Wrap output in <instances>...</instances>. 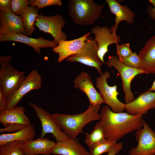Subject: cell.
<instances>
[{"mask_svg": "<svg viewBox=\"0 0 155 155\" xmlns=\"http://www.w3.org/2000/svg\"><path fill=\"white\" fill-rule=\"evenodd\" d=\"M117 141L106 139L89 148L90 155H100L108 153L113 148Z\"/></svg>", "mask_w": 155, "mask_h": 155, "instance_id": "26", "label": "cell"}, {"mask_svg": "<svg viewBox=\"0 0 155 155\" xmlns=\"http://www.w3.org/2000/svg\"><path fill=\"white\" fill-rule=\"evenodd\" d=\"M135 139L137 145L129 155H155V133L144 120L142 127L135 131Z\"/></svg>", "mask_w": 155, "mask_h": 155, "instance_id": "8", "label": "cell"}, {"mask_svg": "<svg viewBox=\"0 0 155 155\" xmlns=\"http://www.w3.org/2000/svg\"><path fill=\"white\" fill-rule=\"evenodd\" d=\"M26 110L22 106H18L0 113V122L4 127L9 124L16 123L27 126L30 125L29 118L26 115Z\"/></svg>", "mask_w": 155, "mask_h": 155, "instance_id": "22", "label": "cell"}, {"mask_svg": "<svg viewBox=\"0 0 155 155\" xmlns=\"http://www.w3.org/2000/svg\"><path fill=\"white\" fill-rule=\"evenodd\" d=\"M152 6L149 5L147 8V11L150 17L155 20V0H149Z\"/></svg>", "mask_w": 155, "mask_h": 155, "instance_id": "36", "label": "cell"}, {"mask_svg": "<svg viewBox=\"0 0 155 155\" xmlns=\"http://www.w3.org/2000/svg\"><path fill=\"white\" fill-rule=\"evenodd\" d=\"M12 59V56L11 55L0 56V64L1 65L5 63H9Z\"/></svg>", "mask_w": 155, "mask_h": 155, "instance_id": "37", "label": "cell"}, {"mask_svg": "<svg viewBox=\"0 0 155 155\" xmlns=\"http://www.w3.org/2000/svg\"><path fill=\"white\" fill-rule=\"evenodd\" d=\"M106 63L109 67H113L117 69L120 75L125 103L133 101L135 98L131 90V82L137 75L146 73L141 69L134 68L125 65L115 55L109 56Z\"/></svg>", "mask_w": 155, "mask_h": 155, "instance_id": "4", "label": "cell"}, {"mask_svg": "<svg viewBox=\"0 0 155 155\" xmlns=\"http://www.w3.org/2000/svg\"><path fill=\"white\" fill-rule=\"evenodd\" d=\"M29 5L27 0H12V13L20 16Z\"/></svg>", "mask_w": 155, "mask_h": 155, "instance_id": "30", "label": "cell"}, {"mask_svg": "<svg viewBox=\"0 0 155 155\" xmlns=\"http://www.w3.org/2000/svg\"><path fill=\"white\" fill-rule=\"evenodd\" d=\"M150 91H155V80L153 82L151 87L148 90Z\"/></svg>", "mask_w": 155, "mask_h": 155, "instance_id": "38", "label": "cell"}, {"mask_svg": "<svg viewBox=\"0 0 155 155\" xmlns=\"http://www.w3.org/2000/svg\"><path fill=\"white\" fill-rule=\"evenodd\" d=\"M123 148V144L121 142L116 143L113 148L107 155H116Z\"/></svg>", "mask_w": 155, "mask_h": 155, "instance_id": "35", "label": "cell"}, {"mask_svg": "<svg viewBox=\"0 0 155 155\" xmlns=\"http://www.w3.org/2000/svg\"><path fill=\"white\" fill-rule=\"evenodd\" d=\"M11 0H0V10L4 12L12 13Z\"/></svg>", "mask_w": 155, "mask_h": 155, "instance_id": "33", "label": "cell"}, {"mask_svg": "<svg viewBox=\"0 0 155 155\" xmlns=\"http://www.w3.org/2000/svg\"><path fill=\"white\" fill-rule=\"evenodd\" d=\"M97 42L91 37H88L84 48L79 53L66 59L71 62H78L95 68L100 75L102 73L101 67L102 62L98 54Z\"/></svg>", "mask_w": 155, "mask_h": 155, "instance_id": "7", "label": "cell"}, {"mask_svg": "<svg viewBox=\"0 0 155 155\" xmlns=\"http://www.w3.org/2000/svg\"><path fill=\"white\" fill-rule=\"evenodd\" d=\"M28 104L34 109L41 123L42 131L40 137L44 138L46 134L51 133L57 142L69 137L60 129L51 115L47 111L33 102H29Z\"/></svg>", "mask_w": 155, "mask_h": 155, "instance_id": "11", "label": "cell"}, {"mask_svg": "<svg viewBox=\"0 0 155 155\" xmlns=\"http://www.w3.org/2000/svg\"><path fill=\"white\" fill-rule=\"evenodd\" d=\"M0 42L14 41L25 44L32 47L40 54L42 48L56 46L58 43L54 40H47L42 37L36 38L19 34H11L0 37Z\"/></svg>", "mask_w": 155, "mask_h": 155, "instance_id": "17", "label": "cell"}, {"mask_svg": "<svg viewBox=\"0 0 155 155\" xmlns=\"http://www.w3.org/2000/svg\"><path fill=\"white\" fill-rule=\"evenodd\" d=\"M153 108H155V92L148 90L141 94L132 102L125 104L127 113L133 115H143Z\"/></svg>", "mask_w": 155, "mask_h": 155, "instance_id": "15", "label": "cell"}, {"mask_svg": "<svg viewBox=\"0 0 155 155\" xmlns=\"http://www.w3.org/2000/svg\"><path fill=\"white\" fill-rule=\"evenodd\" d=\"M7 98L0 87V113L7 110Z\"/></svg>", "mask_w": 155, "mask_h": 155, "instance_id": "34", "label": "cell"}, {"mask_svg": "<svg viewBox=\"0 0 155 155\" xmlns=\"http://www.w3.org/2000/svg\"><path fill=\"white\" fill-rule=\"evenodd\" d=\"M106 139V134L104 128L101 121L97 122L93 129L89 133H86L85 143L90 148L94 144Z\"/></svg>", "mask_w": 155, "mask_h": 155, "instance_id": "25", "label": "cell"}, {"mask_svg": "<svg viewBox=\"0 0 155 155\" xmlns=\"http://www.w3.org/2000/svg\"><path fill=\"white\" fill-rule=\"evenodd\" d=\"M24 142L15 141L0 146V155H23L21 148Z\"/></svg>", "mask_w": 155, "mask_h": 155, "instance_id": "27", "label": "cell"}, {"mask_svg": "<svg viewBox=\"0 0 155 155\" xmlns=\"http://www.w3.org/2000/svg\"><path fill=\"white\" fill-rule=\"evenodd\" d=\"M110 77L109 72L102 73L95 79L96 87L104 99V103L108 106L113 111L123 112L125 109V104L121 102L118 98L117 96L119 93L117 92V85L110 86L108 84L107 80Z\"/></svg>", "mask_w": 155, "mask_h": 155, "instance_id": "5", "label": "cell"}, {"mask_svg": "<svg viewBox=\"0 0 155 155\" xmlns=\"http://www.w3.org/2000/svg\"><path fill=\"white\" fill-rule=\"evenodd\" d=\"M100 105L90 103L86 111L77 114L51 115L60 129L69 137L75 139L79 134L84 133L83 129L86 125L92 121L100 120V114L98 112Z\"/></svg>", "mask_w": 155, "mask_h": 155, "instance_id": "2", "label": "cell"}, {"mask_svg": "<svg viewBox=\"0 0 155 155\" xmlns=\"http://www.w3.org/2000/svg\"><path fill=\"white\" fill-rule=\"evenodd\" d=\"M26 126L18 124H9L6 127L1 128L0 129V133H2L7 132H8V133H13L21 130Z\"/></svg>", "mask_w": 155, "mask_h": 155, "instance_id": "32", "label": "cell"}, {"mask_svg": "<svg viewBox=\"0 0 155 155\" xmlns=\"http://www.w3.org/2000/svg\"><path fill=\"white\" fill-rule=\"evenodd\" d=\"M35 135L34 126L31 124L16 132L12 133H3L1 134L0 146L11 142L25 141L33 139Z\"/></svg>", "mask_w": 155, "mask_h": 155, "instance_id": "23", "label": "cell"}, {"mask_svg": "<svg viewBox=\"0 0 155 155\" xmlns=\"http://www.w3.org/2000/svg\"><path fill=\"white\" fill-rule=\"evenodd\" d=\"M65 24L66 21L61 15L49 16L38 14L34 25L40 31L51 34L53 40L58 43L62 40H67L65 33L62 30Z\"/></svg>", "mask_w": 155, "mask_h": 155, "instance_id": "6", "label": "cell"}, {"mask_svg": "<svg viewBox=\"0 0 155 155\" xmlns=\"http://www.w3.org/2000/svg\"><path fill=\"white\" fill-rule=\"evenodd\" d=\"M110 11L115 16V24L112 25L111 29L112 32L116 33L118 25L122 21H125L129 24L134 22L135 13L126 5H121L116 0H106Z\"/></svg>", "mask_w": 155, "mask_h": 155, "instance_id": "20", "label": "cell"}, {"mask_svg": "<svg viewBox=\"0 0 155 155\" xmlns=\"http://www.w3.org/2000/svg\"><path fill=\"white\" fill-rule=\"evenodd\" d=\"M51 153L59 155H90L77 138L69 137L55 142Z\"/></svg>", "mask_w": 155, "mask_h": 155, "instance_id": "19", "label": "cell"}, {"mask_svg": "<svg viewBox=\"0 0 155 155\" xmlns=\"http://www.w3.org/2000/svg\"><path fill=\"white\" fill-rule=\"evenodd\" d=\"M141 69L146 74L155 73V35L150 38L140 51Z\"/></svg>", "mask_w": 155, "mask_h": 155, "instance_id": "21", "label": "cell"}, {"mask_svg": "<svg viewBox=\"0 0 155 155\" xmlns=\"http://www.w3.org/2000/svg\"><path fill=\"white\" fill-rule=\"evenodd\" d=\"M116 53L119 60L129 57L132 53L129 43L116 44Z\"/></svg>", "mask_w": 155, "mask_h": 155, "instance_id": "31", "label": "cell"}, {"mask_svg": "<svg viewBox=\"0 0 155 155\" xmlns=\"http://www.w3.org/2000/svg\"><path fill=\"white\" fill-rule=\"evenodd\" d=\"M91 33L88 32L82 36L73 40H62L59 42L58 45L53 49V52L58 54L57 62L60 63L69 56L82 50Z\"/></svg>", "mask_w": 155, "mask_h": 155, "instance_id": "13", "label": "cell"}, {"mask_svg": "<svg viewBox=\"0 0 155 155\" xmlns=\"http://www.w3.org/2000/svg\"><path fill=\"white\" fill-rule=\"evenodd\" d=\"M41 77L36 70H33L26 76L19 87L12 94L7 98V110L13 109L23 97L29 92L38 90L42 86Z\"/></svg>", "mask_w": 155, "mask_h": 155, "instance_id": "10", "label": "cell"}, {"mask_svg": "<svg viewBox=\"0 0 155 155\" xmlns=\"http://www.w3.org/2000/svg\"><path fill=\"white\" fill-rule=\"evenodd\" d=\"M74 86L84 92L87 96L90 103L93 104H101L104 103L100 93L95 88L90 76L83 71L73 80Z\"/></svg>", "mask_w": 155, "mask_h": 155, "instance_id": "14", "label": "cell"}, {"mask_svg": "<svg viewBox=\"0 0 155 155\" xmlns=\"http://www.w3.org/2000/svg\"><path fill=\"white\" fill-rule=\"evenodd\" d=\"M39 9L35 7L28 6L20 15L24 27L28 36H30L35 30L34 23L38 15Z\"/></svg>", "mask_w": 155, "mask_h": 155, "instance_id": "24", "label": "cell"}, {"mask_svg": "<svg viewBox=\"0 0 155 155\" xmlns=\"http://www.w3.org/2000/svg\"><path fill=\"white\" fill-rule=\"evenodd\" d=\"M100 114V121L105 129L107 139L117 141L143 127V115L114 112L107 106L102 108Z\"/></svg>", "mask_w": 155, "mask_h": 155, "instance_id": "1", "label": "cell"}, {"mask_svg": "<svg viewBox=\"0 0 155 155\" xmlns=\"http://www.w3.org/2000/svg\"><path fill=\"white\" fill-rule=\"evenodd\" d=\"M26 77L24 72L18 71L9 63L1 65L0 87L7 98L17 90Z\"/></svg>", "mask_w": 155, "mask_h": 155, "instance_id": "9", "label": "cell"}, {"mask_svg": "<svg viewBox=\"0 0 155 155\" xmlns=\"http://www.w3.org/2000/svg\"><path fill=\"white\" fill-rule=\"evenodd\" d=\"M104 8L93 0H69L68 10L73 22L79 26L94 24L100 16Z\"/></svg>", "mask_w": 155, "mask_h": 155, "instance_id": "3", "label": "cell"}, {"mask_svg": "<svg viewBox=\"0 0 155 155\" xmlns=\"http://www.w3.org/2000/svg\"><path fill=\"white\" fill-rule=\"evenodd\" d=\"M28 2L30 6L36 7L39 9L53 5H62L61 0H29Z\"/></svg>", "mask_w": 155, "mask_h": 155, "instance_id": "29", "label": "cell"}, {"mask_svg": "<svg viewBox=\"0 0 155 155\" xmlns=\"http://www.w3.org/2000/svg\"><path fill=\"white\" fill-rule=\"evenodd\" d=\"M120 61L127 66L136 69H141V59L139 55L135 52H133L129 57Z\"/></svg>", "mask_w": 155, "mask_h": 155, "instance_id": "28", "label": "cell"}, {"mask_svg": "<svg viewBox=\"0 0 155 155\" xmlns=\"http://www.w3.org/2000/svg\"><path fill=\"white\" fill-rule=\"evenodd\" d=\"M55 144L48 138L40 137L24 142L21 149L23 155H50Z\"/></svg>", "mask_w": 155, "mask_h": 155, "instance_id": "18", "label": "cell"}, {"mask_svg": "<svg viewBox=\"0 0 155 155\" xmlns=\"http://www.w3.org/2000/svg\"><path fill=\"white\" fill-rule=\"evenodd\" d=\"M0 37L13 34L29 36L20 16L0 10Z\"/></svg>", "mask_w": 155, "mask_h": 155, "instance_id": "16", "label": "cell"}, {"mask_svg": "<svg viewBox=\"0 0 155 155\" xmlns=\"http://www.w3.org/2000/svg\"><path fill=\"white\" fill-rule=\"evenodd\" d=\"M91 33L95 35L94 40L98 45V56L102 63H104V57L108 51L109 46L113 44H118L121 42V38L117 33L112 32L106 26H95Z\"/></svg>", "mask_w": 155, "mask_h": 155, "instance_id": "12", "label": "cell"}]
</instances>
